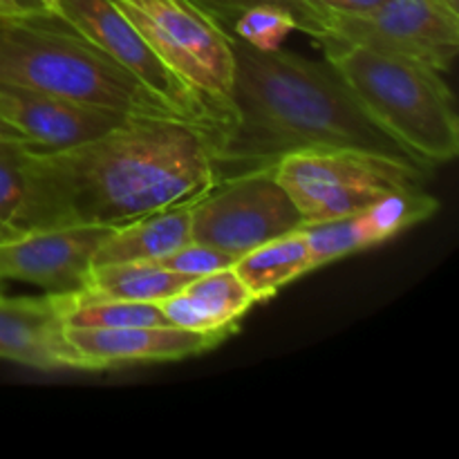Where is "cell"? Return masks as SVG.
I'll return each mask as SVG.
<instances>
[{"instance_id":"d4e9b609","label":"cell","mask_w":459,"mask_h":459,"mask_svg":"<svg viewBox=\"0 0 459 459\" xmlns=\"http://www.w3.org/2000/svg\"><path fill=\"white\" fill-rule=\"evenodd\" d=\"M36 7H27L22 0H0V16H21Z\"/></svg>"},{"instance_id":"8fae6325","label":"cell","mask_w":459,"mask_h":459,"mask_svg":"<svg viewBox=\"0 0 459 459\" xmlns=\"http://www.w3.org/2000/svg\"><path fill=\"white\" fill-rule=\"evenodd\" d=\"M437 209L439 202L426 191H406L393 193L343 218L305 224L303 233L309 247L312 269L384 245L406 229L433 218Z\"/></svg>"},{"instance_id":"2e32d148","label":"cell","mask_w":459,"mask_h":459,"mask_svg":"<svg viewBox=\"0 0 459 459\" xmlns=\"http://www.w3.org/2000/svg\"><path fill=\"white\" fill-rule=\"evenodd\" d=\"M197 197L164 206L115 227L110 236L99 245L92 267L117 263H155L191 242V213Z\"/></svg>"},{"instance_id":"4fadbf2b","label":"cell","mask_w":459,"mask_h":459,"mask_svg":"<svg viewBox=\"0 0 459 459\" xmlns=\"http://www.w3.org/2000/svg\"><path fill=\"white\" fill-rule=\"evenodd\" d=\"M0 117L39 151L74 146L134 119L4 81H0Z\"/></svg>"},{"instance_id":"e0dca14e","label":"cell","mask_w":459,"mask_h":459,"mask_svg":"<svg viewBox=\"0 0 459 459\" xmlns=\"http://www.w3.org/2000/svg\"><path fill=\"white\" fill-rule=\"evenodd\" d=\"M233 272L249 290L255 303L273 299L282 287L314 272L303 229L242 254L233 264Z\"/></svg>"},{"instance_id":"5bb4252c","label":"cell","mask_w":459,"mask_h":459,"mask_svg":"<svg viewBox=\"0 0 459 459\" xmlns=\"http://www.w3.org/2000/svg\"><path fill=\"white\" fill-rule=\"evenodd\" d=\"M70 343L97 366L99 372L117 370L133 363L182 361L209 352L222 336L202 334L175 325L119 327V330H76L67 327Z\"/></svg>"},{"instance_id":"9a60e30c","label":"cell","mask_w":459,"mask_h":459,"mask_svg":"<svg viewBox=\"0 0 459 459\" xmlns=\"http://www.w3.org/2000/svg\"><path fill=\"white\" fill-rule=\"evenodd\" d=\"M254 303V296L229 267L193 278L157 307L170 325L229 339Z\"/></svg>"},{"instance_id":"9c48e42d","label":"cell","mask_w":459,"mask_h":459,"mask_svg":"<svg viewBox=\"0 0 459 459\" xmlns=\"http://www.w3.org/2000/svg\"><path fill=\"white\" fill-rule=\"evenodd\" d=\"M327 39L348 40L444 72L459 52V9L446 0H384L368 13H334Z\"/></svg>"},{"instance_id":"52a82bcc","label":"cell","mask_w":459,"mask_h":459,"mask_svg":"<svg viewBox=\"0 0 459 459\" xmlns=\"http://www.w3.org/2000/svg\"><path fill=\"white\" fill-rule=\"evenodd\" d=\"M303 227V215L273 166L220 178L197 197L191 213V240L236 258Z\"/></svg>"},{"instance_id":"d6986e66","label":"cell","mask_w":459,"mask_h":459,"mask_svg":"<svg viewBox=\"0 0 459 459\" xmlns=\"http://www.w3.org/2000/svg\"><path fill=\"white\" fill-rule=\"evenodd\" d=\"M186 3L222 30H229L238 16L254 7H264V4L281 7L294 16L299 31L309 34L316 43L330 36L332 21H334V13L327 12L318 0H186Z\"/></svg>"},{"instance_id":"7c38bea8","label":"cell","mask_w":459,"mask_h":459,"mask_svg":"<svg viewBox=\"0 0 459 459\" xmlns=\"http://www.w3.org/2000/svg\"><path fill=\"white\" fill-rule=\"evenodd\" d=\"M0 359L40 372H99L67 339L52 296H0Z\"/></svg>"},{"instance_id":"7a4b0ae2","label":"cell","mask_w":459,"mask_h":459,"mask_svg":"<svg viewBox=\"0 0 459 459\" xmlns=\"http://www.w3.org/2000/svg\"><path fill=\"white\" fill-rule=\"evenodd\" d=\"M229 43L233 85L227 124L215 137L218 173L276 166L309 148H361L426 166L372 121L332 63L254 48L233 34Z\"/></svg>"},{"instance_id":"cb8c5ba5","label":"cell","mask_w":459,"mask_h":459,"mask_svg":"<svg viewBox=\"0 0 459 459\" xmlns=\"http://www.w3.org/2000/svg\"><path fill=\"white\" fill-rule=\"evenodd\" d=\"M0 143H22V146H31V143L27 142L12 124H7L3 117H0Z\"/></svg>"},{"instance_id":"3957f363","label":"cell","mask_w":459,"mask_h":459,"mask_svg":"<svg viewBox=\"0 0 459 459\" xmlns=\"http://www.w3.org/2000/svg\"><path fill=\"white\" fill-rule=\"evenodd\" d=\"M0 81L134 119H182L99 45L40 7L0 16Z\"/></svg>"},{"instance_id":"4316f807","label":"cell","mask_w":459,"mask_h":459,"mask_svg":"<svg viewBox=\"0 0 459 459\" xmlns=\"http://www.w3.org/2000/svg\"><path fill=\"white\" fill-rule=\"evenodd\" d=\"M16 233H18V229L13 227V224L3 222V220H0V242L7 240V238H12V236H16Z\"/></svg>"},{"instance_id":"8992f818","label":"cell","mask_w":459,"mask_h":459,"mask_svg":"<svg viewBox=\"0 0 459 459\" xmlns=\"http://www.w3.org/2000/svg\"><path fill=\"white\" fill-rule=\"evenodd\" d=\"M157 56L227 124L233 85L229 34L186 0H112Z\"/></svg>"},{"instance_id":"484cf974","label":"cell","mask_w":459,"mask_h":459,"mask_svg":"<svg viewBox=\"0 0 459 459\" xmlns=\"http://www.w3.org/2000/svg\"><path fill=\"white\" fill-rule=\"evenodd\" d=\"M25 148H34V146H22V143H0V155H13V152H21Z\"/></svg>"},{"instance_id":"f1b7e54d","label":"cell","mask_w":459,"mask_h":459,"mask_svg":"<svg viewBox=\"0 0 459 459\" xmlns=\"http://www.w3.org/2000/svg\"><path fill=\"white\" fill-rule=\"evenodd\" d=\"M448 4H451V7H455V9H459V0H446Z\"/></svg>"},{"instance_id":"277c9868","label":"cell","mask_w":459,"mask_h":459,"mask_svg":"<svg viewBox=\"0 0 459 459\" xmlns=\"http://www.w3.org/2000/svg\"><path fill=\"white\" fill-rule=\"evenodd\" d=\"M318 45L359 106L421 164L433 169L457 155L455 99L442 72L341 39H323Z\"/></svg>"},{"instance_id":"83f0119b","label":"cell","mask_w":459,"mask_h":459,"mask_svg":"<svg viewBox=\"0 0 459 459\" xmlns=\"http://www.w3.org/2000/svg\"><path fill=\"white\" fill-rule=\"evenodd\" d=\"M56 3H58V0H39V7L45 9L48 13H54V9H56Z\"/></svg>"},{"instance_id":"ba28073f","label":"cell","mask_w":459,"mask_h":459,"mask_svg":"<svg viewBox=\"0 0 459 459\" xmlns=\"http://www.w3.org/2000/svg\"><path fill=\"white\" fill-rule=\"evenodd\" d=\"M54 16L99 45L182 119L202 126L218 137L220 119L215 112L157 56L112 0H58Z\"/></svg>"},{"instance_id":"f546056e","label":"cell","mask_w":459,"mask_h":459,"mask_svg":"<svg viewBox=\"0 0 459 459\" xmlns=\"http://www.w3.org/2000/svg\"><path fill=\"white\" fill-rule=\"evenodd\" d=\"M3 294H4V282L0 281V296H3Z\"/></svg>"},{"instance_id":"5b68a950","label":"cell","mask_w":459,"mask_h":459,"mask_svg":"<svg viewBox=\"0 0 459 459\" xmlns=\"http://www.w3.org/2000/svg\"><path fill=\"white\" fill-rule=\"evenodd\" d=\"M273 169L305 224L357 213L393 193L424 191L430 170L361 148L296 151Z\"/></svg>"},{"instance_id":"44dd1931","label":"cell","mask_w":459,"mask_h":459,"mask_svg":"<svg viewBox=\"0 0 459 459\" xmlns=\"http://www.w3.org/2000/svg\"><path fill=\"white\" fill-rule=\"evenodd\" d=\"M236 255L227 254V251H220L215 247L202 245V242H186L179 249L170 251L164 258L155 260L160 267L169 269V272L184 273V276H206V273L220 272V269H229L236 264Z\"/></svg>"},{"instance_id":"6da1fadb","label":"cell","mask_w":459,"mask_h":459,"mask_svg":"<svg viewBox=\"0 0 459 459\" xmlns=\"http://www.w3.org/2000/svg\"><path fill=\"white\" fill-rule=\"evenodd\" d=\"M25 197L13 227H119L193 200L220 179L215 134L182 119H130L56 151L21 152Z\"/></svg>"},{"instance_id":"ffe728a7","label":"cell","mask_w":459,"mask_h":459,"mask_svg":"<svg viewBox=\"0 0 459 459\" xmlns=\"http://www.w3.org/2000/svg\"><path fill=\"white\" fill-rule=\"evenodd\" d=\"M296 30H299V25H296L294 16L290 12L264 4V7H254L242 13V16H238L236 22L224 31L254 45V48L276 49L281 48L287 34Z\"/></svg>"},{"instance_id":"603a6c76","label":"cell","mask_w":459,"mask_h":459,"mask_svg":"<svg viewBox=\"0 0 459 459\" xmlns=\"http://www.w3.org/2000/svg\"><path fill=\"white\" fill-rule=\"evenodd\" d=\"M318 3L332 13H350V16H357V13L372 12L384 0H318Z\"/></svg>"},{"instance_id":"ac0fdd59","label":"cell","mask_w":459,"mask_h":459,"mask_svg":"<svg viewBox=\"0 0 459 459\" xmlns=\"http://www.w3.org/2000/svg\"><path fill=\"white\" fill-rule=\"evenodd\" d=\"M191 281V276L169 272L157 263H117L94 264L81 287L103 299L160 303Z\"/></svg>"},{"instance_id":"7402d4cb","label":"cell","mask_w":459,"mask_h":459,"mask_svg":"<svg viewBox=\"0 0 459 459\" xmlns=\"http://www.w3.org/2000/svg\"><path fill=\"white\" fill-rule=\"evenodd\" d=\"M21 152L0 155V220L9 224H13L22 206V197H25Z\"/></svg>"},{"instance_id":"30bf717a","label":"cell","mask_w":459,"mask_h":459,"mask_svg":"<svg viewBox=\"0 0 459 459\" xmlns=\"http://www.w3.org/2000/svg\"><path fill=\"white\" fill-rule=\"evenodd\" d=\"M115 227H49L18 231L0 242V281H21L45 294L79 290L99 245Z\"/></svg>"}]
</instances>
